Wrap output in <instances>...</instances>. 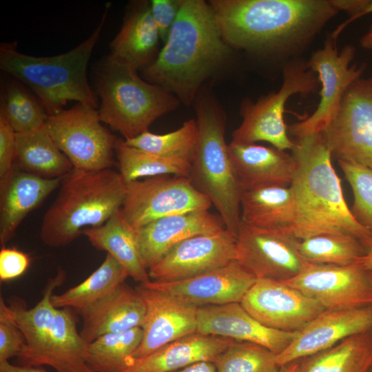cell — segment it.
I'll list each match as a JSON object with an SVG mask.
<instances>
[{
	"mask_svg": "<svg viewBox=\"0 0 372 372\" xmlns=\"http://www.w3.org/2000/svg\"><path fill=\"white\" fill-rule=\"evenodd\" d=\"M198 138L189 178L236 236L241 225L239 185L225 138V118L216 100L200 94L196 103Z\"/></svg>",
	"mask_w": 372,
	"mask_h": 372,
	"instance_id": "cell-7",
	"label": "cell"
},
{
	"mask_svg": "<svg viewBox=\"0 0 372 372\" xmlns=\"http://www.w3.org/2000/svg\"><path fill=\"white\" fill-rule=\"evenodd\" d=\"M371 12H372V0H369L360 17ZM360 43L362 48L372 50V24L367 32L361 37Z\"/></svg>",
	"mask_w": 372,
	"mask_h": 372,
	"instance_id": "cell-44",
	"label": "cell"
},
{
	"mask_svg": "<svg viewBox=\"0 0 372 372\" xmlns=\"http://www.w3.org/2000/svg\"><path fill=\"white\" fill-rule=\"evenodd\" d=\"M299 361L290 362L280 367L278 372H298Z\"/></svg>",
	"mask_w": 372,
	"mask_h": 372,
	"instance_id": "cell-48",
	"label": "cell"
},
{
	"mask_svg": "<svg viewBox=\"0 0 372 372\" xmlns=\"http://www.w3.org/2000/svg\"><path fill=\"white\" fill-rule=\"evenodd\" d=\"M371 329L372 304L351 309L324 310L296 332L289 345L276 355L277 363L281 367Z\"/></svg>",
	"mask_w": 372,
	"mask_h": 372,
	"instance_id": "cell-18",
	"label": "cell"
},
{
	"mask_svg": "<svg viewBox=\"0 0 372 372\" xmlns=\"http://www.w3.org/2000/svg\"><path fill=\"white\" fill-rule=\"evenodd\" d=\"M0 372H46L38 366L13 365L8 362L0 363Z\"/></svg>",
	"mask_w": 372,
	"mask_h": 372,
	"instance_id": "cell-45",
	"label": "cell"
},
{
	"mask_svg": "<svg viewBox=\"0 0 372 372\" xmlns=\"http://www.w3.org/2000/svg\"><path fill=\"white\" fill-rule=\"evenodd\" d=\"M109 3L92 34L70 51L37 57L17 51L12 44L0 48V68L28 85L48 115L58 113L69 101L96 109V99L88 83L87 66L107 15Z\"/></svg>",
	"mask_w": 372,
	"mask_h": 372,
	"instance_id": "cell-6",
	"label": "cell"
},
{
	"mask_svg": "<svg viewBox=\"0 0 372 372\" xmlns=\"http://www.w3.org/2000/svg\"><path fill=\"white\" fill-rule=\"evenodd\" d=\"M141 327L101 335L87 345L86 362L94 372H124L140 345Z\"/></svg>",
	"mask_w": 372,
	"mask_h": 372,
	"instance_id": "cell-33",
	"label": "cell"
},
{
	"mask_svg": "<svg viewBox=\"0 0 372 372\" xmlns=\"http://www.w3.org/2000/svg\"><path fill=\"white\" fill-rule=\"evenodd\" d=\"M355 53L353 45H345L338 52L336 41L327 37L322 48L313 52L307 62L318 74L321 85L318 107L307 118L288 126V133L296 138L324 132L335 115L348 87L362 77L367 65H350Z\"/></svg>",
	"mask_w": 372,
	"mask_h": 372,
	"instance_id": "cell-12",
	"label": "cell"
},
{
	"mask_svg": "<svg viewBox=\"0 0 372 372\" xmlns=\"http://www.w3.org/2000/svg\"><path fill=\"white\" fill-rule=\"evenodd\" d=\"M298 361V372H369L372 366V333L369 331L353 335Z\"/></svg>",
	"mask_w": 372,
	"mask_h": 372,
	"instance_id": "cell-31",
	"label": "cell"
},
{
	"mask_svg": "<svg viewBox=\"0 0 372 372\" xmlns=\"http://www.w3.org/2000/svg\"><path fill=\"white\" fill-rule=\"evenodd\" d=\"M322 133L338 161L372 169V76L360 77L348 87Z\"/></svg>",
	"mask_w": 372,
	"mask_h": 372,
	"instance_id": "cell-13",
	"label": "cell"
},
{
	"mask_svg": "<svg viewBox=\"0 0 372 372\" xmlns=\"http://www.w3.org/2000/svg\"><path fill=\"white\" fill-rule=\"evenodd\" d=\"M95 76L101 98V121L125 140L147 131L156 119L173 111L180 103L172 93L143 81L136 70L109 56L98 66Z\"/></svg>",
	"mask_w": 372,
	"mask_h": 372,
	"instance_id": "cell-8",
	"label": "cell"
},
{
	"mask_svg": "<svg viewBox=\"0 0 372 372\" xmlns=\"http://www.w3.org/2000/svg\"><path fill=\"white\" fill-rule=\"evenodd\" d=\"M224 228L219 215L198 211L163 217L134 229L143 263L148 270L180 242Z\"/></svg>",
	"mask_w": 372,
	"mask_h": 372,
	"instance_id": "cell-22",
	"label": "cell"
},
{
	"mask_svg": "<svg viewBox=\"0 0 372 372\" xmlns=\"http://www.w3.org/2000/svg\"><path fill=\"white\" fill-rule=\"evenodd\" d=\"M229 154L242 191L269 185H290L296 170L293 155L275 147L232 141Z\"/></svg>",
	"mask_w": 372,
	"mask_h": 372,
	"instance_id": "cell-23",
	"label": "cell"
},
{
	"mask_svg": "<svg viewBox=\"0 0 372 372\" xmlns=\"http://www.w3.org/2000/svg\"><path fill=\"white\" fill-rule=\"evenodd\" d=\"M293 141L296 170L289 187L295 219L291 233L298 240L324 234H346L364 245L372 232L355 220L347 206L323 134Z\"/></svg>",
	"mask_w": 372,
	"mask_h": 372,
	"instance_id": "cell-3",
	"label": "cell"
},
{
	"mask_svg": "<svg viewBox=\"0 0 372 372\" xmlns=\"http://www.w3.org/2000/svg\"><path fill=\"white\" fill-rule=\"evenodd\" d=\"M298 249L309 263L339 266L358 263L366 252L360 240L346 234H324L299 240Z\"/></svg>",
	"mask_w": 372,
	"mask_h": 372,
	"instance_id": "cell-35",
	"label": "cell"
},
{
	"mask_svg": "<svg viewBox=\"0 0 372 372\" xmlns=\"http://www.w3.org/2000/svg\"><path fill=\"white\" fill-rule=\"evenodd\" d=\"M240 217L242 223L251 226L291 232L295 208L289 186H262L242 191Z\"/></svg>",
	"mask_w": 372,
	"mask_h": 372,
	"instance_id": "cell-28",
	"label": "cell"
},
{
	"mask_svg": "<svg viewBox=\"0 0 372 372\" xmlns=\"http://www.w3.org/2000/svg\"><path fill=\"white\" fill-rule=\"evenodd\" d=\"M257 278L237 261L190 278L142 284L196 307L240 302Z\"/></svg>",
	"mask_w": 372,
	"mask_h": 372,
	"instance_id": "cell-20",
	"label": "cell"
},
{
	"mask_svg": "<svg viewBox=\"0 0 372 372\" xmlns=\"http://www.w3.org/2000/svg\"><path fill=\"white\" fill-rule=\"evenodd\" d=\"M65 276L59 268L48 280L42 298L30 309L21 299H11L12 316L25 339L17 358L21 366L48 365L56 372H94L87 364V343L78 332L72 309L57 308L52 302L54 290Z\"/></svg>",
	"mask_w": 372,
	"mask_h": 372,
	"instance_id": "cell-4",
	"label": "cell"
},
{
	"mask_svg": "<svg viewBox=\"0 0 372 372\" xmlns=\"http://www.w3.org/2000/svg\"><path fill=\"white\" fill-rule=\"evenodd\" d=\"M119 173L126 183L161 175L189 178L191 163L161 157L126 144L118 139L115 148Z\"/></svg>",
	"mask_w": 372,
	"mask_h": 372,
	"instance_id": "cell-34",
	"label": "cell"
},
{
	"mask_svg": "<svg viewBox=\"0 0 372 372\" xmlns=\"http://www.w3.org/2000/svg\"><path fill=\"white\" fill-rule=\"evenodd\" d=\"M120 209L103 225L86 228L82 234L95 248L112 256L134 281L147 283L150 278L141 257L135 231L123 219Z\"/></svg>",
	"mask_w": 372,
	"mask_h": 372,
	"instance_id": "cell-29",
	"label": "cell"
},
{
	"mask_svg": "<svg viewBox=\"0 0 372 372\" xmlns=\"http://www.w3.org/2000/svg\"><path fill=\"white\" fill-rule=\"evenodd\" d=\"M144 300L123 283L112 293L79 312L83 318L80 334L88 344L99 337L141 327L145 316Z\"/></svg>",
	"mask_w": 372,
	"mask_h": 372,
	"instance_id": "cell-24",
	"label": "cell"
},
{
	"mask_svg": "<svg viewBox=\"0 0 372 372\" xmlns=\"http://www.w3.org/2000/svg\"><path fill=\"white\" fill-rule=\"evenodd\" d=\"M0 113L16 133L42 127L48 116L43 105L17 83L7 86Z\"/></svg>",
	"mask_w": 372,
	"mask_h": 372,
	"instance_id": "cell-38",
	"label": "cell"
},
{
	"mask_svg": "<svg viewBox=\"0 0 372 372\" xmlns=\"http://www.w3.org/2000/svg\"><path fill=\"white\" fill-rule=\"evenodd\" d=\"M196 333L254 343L276 355L289 345L296 333L265 327L240 302L198 307Z\"/></svg>",
	"mask_w": 372,
	"mask_h": 372,
	"instance_id": "cell-21",
	"label": "cell"
},
{
	"mask_svg": "<svg viewBox=\"0 0 372 372\" xmlns=\"http://www.w3.org/2000/svg\"><path fill=\"white\" fill-rule=\"evenodd\" d=\"M233 341L194 333L145 357L131 358L124 372H175L200 362H214Z\"/></svg>",
	"mask_w": 372,
	"mask_h": 372,
	"instance_id": "cell-25",
	"label": "cell"
},
{
	"mask_svg": "<svg viewBox=\"0 0 372 372\" xmlns=\"http://www.w3.org/2000/svg\"><path fill=\"white\" fill-rule=\"evenodd\" d=\"M99 110L78 103L48 115L45 127L74 168L95 171L111 168L119 138L101 124Z\"/></svg>",
	"mask_w": 372,
	"mask_h": 372,
	"instance_id": "cell-10",
	"label": "cell"
},
{
	"mask_svg": "<svg viewBox=\"0 0 372 372\" xmlns=\"http://www.w3.org/2000/svg\"><path fill=\"white\" fill-rule=\"evenodd\" d=\"M198 138L196 121L189 119L172 132L156 134L146 131L124 140L126 144L165 158L192 163Z\"/></svg>",
	"mask_w": 372,
	"mask_h": 372,
	"instance_id": "cell-36",
	"label": "cell"
},
{
	"mask_svg": "<svg viewBox=\"0 0 372 372\" xmlns=\"http://www.w3.org/2000/svg\"><path fill=\"white\" fill-rule=\"evenodd\" d=\"M146 311L141 327V342L134 358L148 355L163 346L196 333L198 307L158 290L140 284L136 288Z\"/></svg>",
	"mask_w": 372,
	"mask_h": 372,
	"instance_id": "cell-19",
	"label": "cell"
},
{
	"mask_svg": "<svg viewBox=\"0 0 372 372\" xmlns=\"http://www.w3.org/2000/svg\"><path fill=\"white\" fill-rule=\"evenodd\" d=\"M240 304L265 327L287 332L300 330L325 310L299 290L269 278H257Z\"/></svg>",
	"mask_w": 372,
	"mask_h": 372,
	"instance_id": "cell-17",
	"label": "cell"
},
{
	"mask_svg": "<svg viewBox=\"0 0 372 372\" xmlns=\"http://www.w3.org/2000/svg\"><path fill=\"white\" fill-rule=\"evenodd\" d=\"M127 183L111 168L89 171L73 168L60 185L45 211L40 236L45 245H69L89 227L103 225L124 202Z\"/></svg>",
	"mask_w": 372,
	"mask_h": 372,
	"instance_id": "cell-5",
	"label": "cell"
},
{
	"mask_svg": "<svg viewBox=\"0 0 372 372\" xmlns=\"http://www.w3.org/2000/svg\"><path fill=\"white\" fill-rule=\"evenodd\" d=\"M63 178H45L14 172L0 189V243L3 247L13 238L26 216L60 187Z\"/></svg>",
	"mask_w": 372,
	"mask_h": 372,
	"instance_id": "cell-26",
	"label": "cell"
},
{
	"mask_svg": "<svg viewBox=\"0 0 372 372\" xmlns=\"http://www.w3.org/2000/svg\"><path fill=\"white\" fill-rule=\"evenodd\" d=\"M369 372H372V366L371 367V369H370V371Z\"/></svg>",
	"mask_w": 372,
	"mask_h": 372,
	"instance_id": "cell-50",
	"label": "cell"
},
{
	"mask_svg": "<svg viewBox=\"0 0 372 372\" xmlns=\"http://www.w3.org/2000/svg\"><path fill=\"white\" fill-rule=\"evenodd\" d=\"M229 54V46L209 3L183 0L164 46L154 62L144 68V76L189 105L203 82Z\"/></svg>",
	"mask_w": 372,
	"mask_h": 372,
	"instance_id": "cell-2",
	"label": "cell"
},
{
	"mask_svg": "<svg viewBox=\"0 0 372 372\" xmlns=\"http://www.w3.org/2000/svg\"><path fill=\"white\" fill-rule=\"evenodd\" d=\"M282 282L316 300L325 310L372 304L368 271L358 263L339 266L308 262L297 276Z\"/></svg>",
	"mask_w": 372,
	"mask_h": 372,
	"instance_id": "cell-15",
	"label": "cell"
},
{
	"mask_svg": "<svg viewBox=\"0 0 372 372\" xmlns=\"http://www.w3.org/2000/svg\"><path fill=\"white\" fill-rule=\"evenodd\" d=\"M236 258V236L224 228L180 242L148 269V274L153 282H174L222 267Z\"/></svg>",
	"mask_w": 372,
	"mask_h": 372,
	"instance_id": "cell-16",
	"label": "cell"
},
{
	"mask_svg": "<svg viewBox=\"0 0 372 372\" xmlns=\"http://www.w3.org/2000/svg\"><path fill=\"white\" fill-rule=\"evenodd\" d=\"M15 165L20 171L45 178H63L74 168L52 140L45 125L16 133Z\"/></svg>",
	"mask_w": 372,
	"mask_h": 372,
	"instance_id": "cell-30",
	"label": "cell"
},
{
	"mask_svg": "<svg viewBox=\"0 0 372 372\" xmlns=\"http://www.w3.org/2000/svg\"><path fill=\"white\" fill-rule=\"evenodd\" d=\"M211 203L185 176L161 175L127 183L121 214L133 229L159 218L208 211Z\"/></svg>",
	"mask_w": 372,
	"mask_h": 372,
	"instance_id": "cell-11",
	"label": "cell"
},
{
	"mask_svg": "<svg viewBox=\"0 0 372 372\" xmlns=\"http://www.w3.org/2000/svg\"><path fill=\"white\" fill-rule=\"evenodd\" d=\"M282 76V84L278 92L256 103L243 104L242 121L233 132L232 141L247 144L265 141L280 150H293L294 141L289 138L284 121L285 104L293 94L307 96L315 92L320 81L307 63L299 60L287 63Z\"/></svg>",
	"mask_w": 372,
	"mask_h": 372,
	"instance_id": "cell-9",
	"label": "cell"
},
{
	"mask_svg": "<svg viewBox=\"0 0 372 372\" xmlns=\"http://www.w3.org/2000/svg\"><path fill=\"white\" fill-rule=\"evenodd\" d=\"M183 0H153L151 12L161 39L165 42L177 18Z\"/></svg>",
	"mask_w": 372,
	"mask_h": 372,
	"instance_id": "cell-42",
	"label": "cell"
},
{
	"mask_svg": "<svg viewBox=\"0 0 372 372\" xmlns=\"http://www.w3.org/2000/svg\"><path fill=\"white\" fill-rule=\"evenodd\" d=\"M368 278L372 286V272L371 271H368ZM371 332L372 333V329L371 330Z\"/></svg>",
	"mask_w": 372,
	"mask_h": 372,
	"instance_id": "cell-49",
	"label": "cell"
},
{
	"mask_svg": "<svg viewBox=\"0 0 372 372\" xmlns=\"http://www.w3.org/2000/svg\"><path fill=\"white\" fill-rule=\"evenodd\" d=\"M236 240V261L257 278L288 280L308 263L300 254L299 240L289 231L267 230L241 222Z\"/></svg>",
	"mask_w": 372,
	"mask_h": 372,
	"instance_id": "cell-14",
	"label": "cell"
},
{
	"mask_svg": "<svg viewBox=\"0 0 372 372\" xmlns=\"http://www.w3.org/2000/svg\"><path fill=\"white\" fill-rule=\"evenodd\" d=\"M338 165L353 192L351 214L358 223L372 232V169L346 161H338Z\"/></svg>",
	"mask_w": 372,
	"mask_h": 372,
	"instance_id": "cell-39",
	"label": "cell"
},
{
	"mask_svg": "<svg viewBox=\"0 0 372 372\" xmlns=\"http://www.w3.org/2000/svg\"><path fill=\"white\" fill-rule=\"evenodd\" d=\"M364 245L366 252L358 264L366 271L372 272V236L364 243Z\"/></svg>",
	"mask_w": 372,
	"mask_h": 372,
	"instance_id": "cell-47",
	"label": "cell"
},
{
	"mask_svg": "<svg viewBox=\"0 0 372 372\" xmlns=\"http://www.w3.org/2000/svg\"><path fill=\"white\" fill-rule=\"evenodd\" d=\"M16 132L0 113V189L15 172Z\"/></svg>",
	"mask_w": 372,
	"mask_h": 372,
	"instance_id": "cell-41",
	"label": "cell"
},
{
	"mask_svg": "<svg viewBox=\"0 0 372 372\" xmlns=\"http://www.w3.org/2000/svg\"><path fill=\"white\" fill-rule=\"evenodd\" d=\"M30 263V256L15 248L3 247L0 251V280L9 281L21 276Z\"/></svg>",
	"mask_w": 372,
	"mask_h": 372,
	"instance_id": "cell-43",
	"label": "cell"
},
{
	"mask_svg": "<svg viewBox=\"0 0 372 372\" xmlns=\"http://www.w3.org/2000/svg\"><path fill=\"white\" fill-rule=\"evenodd\" d=\"M224 41L249 52L288 56L340 11L333 0H211Z\"/></svg>",
	"mask_w": 372,
	"mask_h": 372,
	"instance_id": "cell-1",
	"label": "cell"
},
{
	"mask_svg": "<svg viewBox=\"0 0 372 372\" xmlns=\"http://www.w3.org/2000/svg\"><path fill=\"white\" fill-rule=\"evenodd\" d=\"M175 372H216V369L214 362H200Z\"/></svg>",
	"mask_w": 372,
	"mask_h": 372,
	"instance_id": "cell-46",
	"label": "cell"
},
{
	"mask_svg": "<svg viewBox=\"0 0 372 372\" xmlns=\"http://www.w3.org/2000/svg\"><path fill=\"white\" fill-rule=\"evenodd\" d=\"M25 345V339L14 321L3 297L0 298V363L18 356Z\"/></svg>",
	"mask_w": 372,
	"mask_h": 372,
	"instance_id": "cell-40",
	"label": "cell"
},
{
	"mask_svg": "<svg viewBox=\"0 0 372 372\" xmlns=\"http://www.w3.org/2000/svg\"><path fill=\"white\" fill-rule=\"evenodd\" d=\"M214 364L216 372H278L280 369L276 355L268 349L235 340Z\"/></svg>",
	"mask_w": 372,
	"mask_h": 372,
	"instance_id": "cell-37",
	"label": "cell"
},
{
	"mask_svg": "<svg viewBox=\"0 0 372 372\" xmlns=\"http://www.w3.org/2000/svg\"><path fill=\"white\" fill-rule=\"evenodd\" d=\"M127 276L124 267L107 253L101 265L84 281L61 294H53L52 304L80 312L114 291Z\"/></svg>",
	"mask_w": 372,
	"mask_h": 372,
	"instance_id": "cell-32",
	"label": "cell"
},
{
	"mask_svg": "<svg viewBox=\"0 0 372 372\" xmlns=\"http://www.w3.org/2000/svg\"><path fill=\"white\" fill-rule=\"evenodd\" d=\"M159 39L150 3H136L126 14L119 32L112 41L109 57L136 71L145 68L158 56Z\"/></svg>",
	"mask_w": 372,
	"mask_h": 372,
	"instance_id": "cell-27",
	"label": "cell"
}]
</instances>
